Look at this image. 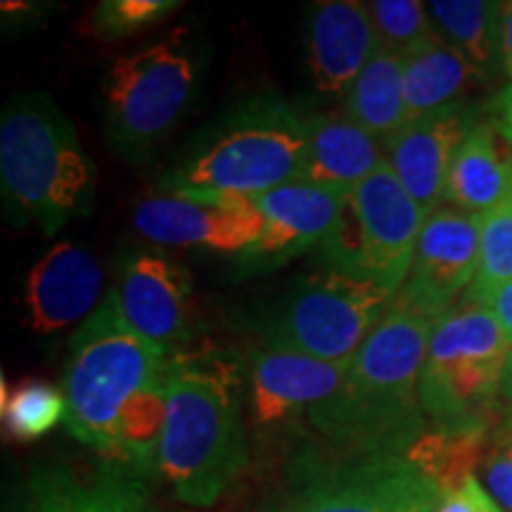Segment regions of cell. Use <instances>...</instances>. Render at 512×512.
<instances>
[{"label": "cell", "mask_w": 512, "mask_h": 512, "mask_svg": "<svg viewBox=\"0 0 512 512\" xmlns=\"http://www.w3.org/2000/svg\"><path fill=\"white\" fill-rule=\"evenodd\" d=\"M3 418L10 437L34 441L55 430L67 418V401L62 389L48 382H22L15 392H3Z\"/></svg>", "instance_id": "cell-28"}, {"label": "cell", "mask_w": 512, "mask_h": 512, "mask_svg": "<svg viewBox=\"0 0 512 512\" xmlns=\"http://www.w3.org/2000/svg\"><path fill=\"white\" fill-rule=\"evenodd\" d=\"M238 363L181 351L166 366V420L157 467L176 501L211 508L247 467Z\"/></svg>", "instance_id": "cell-2"}, {"label": "cell", "mask_w": 512, "mask_h": 512, "mask_svg": "<svg viewBox=\"0 0 512 512\" xmlns=\"http://www.w3.org/2000/svg\"><path fill=\"white\" fill-rule=\"evenodd\" d=\"M482 81H486L484 76L463 55L446 46L439 36L432 38L403 60V98L408 121L460 102L470 88Z\"/></svg>", "instance_id": "cell-22"}, {"label": "cell", "mask_w": 512, "mask_h": 512, "mask_svg": "<svg viewBox=\"0 0 512 512\" xmlns=\"http://www.w3.org/2000/svg\"><path fill=\"white\" fill-rule=\"evenodd\" d=\"M0 188L15 223H36L55 235L91 214L95 166L74 124L46 93H19L0 119Z\"/></svg>", "instance_id": "cell-3"}, {"label": "cell", "mask_w": 512, "mask_h": 512, "mask_svg": "<svg viewBox=\"0 0 512 512\" xmlns=\"http://www.w3.org/2000/svg\"><path fill=\"white\" fill-rule=\"evenodd\" d=\"M434 320L396 309L351 358L342 389L304 425L339 456H406L430 420L420 406V373Z\"/></svg>", "instance_id": "cell-1"}, {"label": "cell", "mask_w": 512, "mask_h": 512, "mask_svg": "<svg viewBox=\"0 0 512 512\" xmlns=\"http://www.w3.org/2000/svg\"><path fill=\"white\" fill-rule=\"evenodd\" d=\"M489 114L491 124H494L496 133L501 140L512 150V83L505 86L494 100L489 102Z\"/></svg>", "instance_id": "cell-33"}, {"label": "cell", "mask_w": 512, "mask_h": 512, "mask_svg": "<svg viewBox=\"0 0 512 512\" xmlns=\"http://www.w3.org/2000/svg\"><path fill=\"white\" fill-rule=\"evenodd\" d=\"M427 12L441 41L463 55L484 79H491L501 67V3L434 0L427 3Z\"/></svg>", "instance_id": "cell-24"}, {"label": "cell", "mask_w": 512, "mask_h": 512, "mask_svg": "<svg viewBox=\"0 0 512 512\" xmlns=\"http://www.w3.org/2000/svg\"><path fill=\"white\" fill-rule=\"evenodd\" d=\"M294 482L261 512H437L441 489L406 456H339L304 448Z\"/></svg>", "instance_id": "cell-10"}, {"label": "cell", "mask_w": 512, "mask_h": 512, "mask_svg": "<svg viewBox=\"0 0 512 512\" xmlns=\"http://www.w3.org/2000/svg\"><path fill=\"white\" fill-rule=\"evenodd\" d=\"M491 121H479L463 140L448 171V207L482 216L512 188V150L498 140Z\"/></svg>", "instance_id": "cell-21"}, {"label": "cell", "mask_w": 512, "mask_h": 512, "mask_svg": "<svg viewBox=\"0 0 512 512\" xmlns=\"http://www.w3.org/2000/svg\"><path fill=\"white\" fill-rule=\"evenodd\" d=\"M479 107L460 100L408 121L387 143V162L403 188L427 214L446 197L448 171L456 152L482 117Z\"/></svg>", "instance_id": "cell-16"}, {"label": "cell", "mask_w": 512, "mask_h": 512, "mask_svg": "<svg viewBox=\"0 0 512 512\" xmlns=\"http://www.w3.org/2000/svg\"><path fill=\"white\" fill-rule=\"evenodd\" d=\"M486 306H489L491 313L496 316L498 325H501L505 332V337L512 342V283L501 287V290L489 299V304Z\"/></svg>", "instance_id": "cell-35"}, {"label": "cell", "mask_w": 512, "mask_h": 512, "mask_svg": "<svg viewBox=\"0 0 512 512\" xmlns=\"http://www.w3.org/2000/svg\"><path fill=\"white\" fill-rule=\"evenodd\" d=\"M178 8V0H105L93 12V31L102 41H119L155 27Z\"/></svg>", "instance_id": "cell-30"}, {"label": "cell", "mask_w": 512, "mask_h": 512, "mask_svg": "<svg viewBox=\"0 0 512 512\" xmlns=\"http://www.w3.org/2000/svg\"><path fill=\"white\" fill-rule=\"evenodd\" d=\"M394 294L354 275L325 268L304 275L259 320L266 347L320 361H351L389 311Z\"/></svg>", "instance_id": "cell-9"}, {"label": "cell", "mask_w": 512, "mask_h": 512, "mask_svg": "<svg viewBox=\"0 0 512 512\" xmlns=\"http://www.w3.org/2000/svg\"><path fill=\"white\" fill-rule=\"evenodd\" d=\"M512 283V188L494 209L482 214L479 266L465 292V304L486 306L489 299Z\"/></svg>", "instance_id": "cell-27"}, {"label": "cell", "mask_w": 512, "mask_h": 512, "mask_svg": "<svg viewBox=\"0 0 512 512\" xmlns=\"http://www.w3.org/2000/svg\"><path fill=\"white\" fill-rule=\"evenodd\" d=\"M427 211L403 188L389 162L349 192L320 259L332 271L354 275L396 294L411 271Z\"/></svg>", "instance_id": "cell-8"}, {"label": "cell", "mask_w": 512, "mask_h": 512, "mask_svg": "<svg viewBox=\"0 0 512 512\" xmlns=\"http://www.w3.org/2000/svg\"><path fill=\"white\" fill-rule=\"evenodd\" d=\"M347 197V192L309 181H294L252 197L264 216V233L240 254V271H273L323 245L337 228Z\"/></svg>", "instance_id": "cell-13"}, {"label": "cell", "mask_w": 512, "mask_h": 512, "mask_svg": "<svg viewBox=\"0 0 512 512\" xmlns=\"http://www.w3.org/2000/svg\"><path fill=\"white\" fill-rule=\"evenodd\" d=\"M309 119L280 95H256L221 121L207 143L162 181L169 195L195 200L256 197L304 181Z\"/></svg>", "instance_id": "cell-4"}, {"label": "cell", "mask_w": 512, "mask_h": 512, "mask_svg": "<svg viewBox=\"0 0 512 512\" xmlns=\"http://www.w3.org/2000/svg\"><path fill=\"white\" fill-rule=\"evenodd\" d=\"M29 496L38 512H155L145 472L114 458L91 470L60 463L38 467Z\"/></svg>", "instance_id": "cell-18"}, {"label": "cell", "mask_w": 512, "mask_h": 512, "mask_svg": "<svg viewBox=\"0 0 512 512\" xmlns=\"http://www.w3.org/2000/svg\"><path fill=\"white\" fill-rule=\"evenodd\" d=\"M380 50L406 60L432 38H437L425 3L418 0H373L366 3Z\"/></svg>", "instance_id": "cell-29"}, {"label": "cell", "mask_w": 512, "mask_h": 512, "mask_svg": "<svg viewBox=\"0 0 512 512\" xmlns=\"http://www.w3.org/2000/svg\"><path fill=\"white\" fill-rule=\"evenodd\" d=\"M498 38H501V69L512 79V0L501 3Z\"/></svg>", "instance_id": "cell-34"}, {"label": "cell", "mask_w": 512, "mask_h": 512, "mask_svg": "<svg viewBox=\"0 0 512 512\" xmlns=\"http://www.w3.org/2000/svg\"><path fill=\"white\" fill-rule=\"evenodd\" d=\"M437 512H505L496 498L486 491L477 475L467 477L456 491L441 498Z\"/></svg>", "instance_id": "cell-32"}, {"label": "cell", "mask_w": 512, "mask_h": 512, "mask_svg": "<svg viewBox=\"0 0 512 512\" xmlns=\"http://www.w3.org/2000/svg\"><path fill=\"white\" fill-rule=\"evenodd\" d=\"M344 114L363 131L389 143L408 124L403 98V60L380 50L344 93Z\"/></svg>", "instance_id": "cell-23"}, {"label": "cell", "mask_w": 512, "mask_h": 512, "mask_svg": "<svg viewBox=\"0 0 512 512\" xmlns=\"http://www.w3.org/2000/svg\"><path fill=\"white\" fill-rule=\"evenodd\" d=\"M503 399L512 406V351L508 356V363H505V375H503Z\"/></svg>", "instance_id": "cell-36"}, {"label": "cell", "mask_w": 512, "mask_h": 512, "mask_svg": "<svg viewBox=\"0 0 512 512\" xmlns=\"http://www.w3.org/2000/svg\"><path fill=\"white\" fill-rule=\"evenodd\" d=\"M17 512H38V508L34 505V501H29V505H24V508L17 510Z\"/></svg>", "instance_id": "cell-37"}, {"label": "cell", "mask_w": 512, "mask_h": 512, "mask_svg": "<svg viewBox=\"0 0 512 512\" xmlns=\"http://www.w3.org/2000/svg\"><path fill=\"white\" fill-rule=\"evenodd\" d=\"M249 403L259 427H292L332 399L347 380L351 361H320L285 349L249 351Z\"/></svg>", "instance_id": "cell-14"}, {"label": "cell", "mask_w": 512, "mask_h": 512, "mask_svg": "<svg viewBox=\"0 0 512 512\" xmlns=\"http://www.w3.org/2000/svg\"><path fill=\"white\" fill-rule=\"evenodd\" d=\"M100 294L102 268L95 256L72 242H60L27 275V325L36 335H55L91 316L102 302Z\"/></svg>", "instance_id": "cell-17"}, {"label": "cell", "mask_w": 512, "mask_h": 512, "mask_svg": "<svg viewBox=\"0 0 512 512\" xmlns=\"http://www.w3.org/2000/svg\"><path fill=\"white\" fill-rule=\"evenodd\" d=\"M479 475L496 503L505 512H512V427L505 425V420L494 432L489 453L479 465Z\"/></svg>", "instance_id": "cell-31"}, {"label": "cell", "mask_w": 512, "mask_h": 512, "mask_svg": "<svg viewBox=\"0 0 512 512\" xmlns=\"http://www.w3.org/2000/svg\"><path fill=\"white\" fill-rule=\"evenodd\" d=\"M133 226L145 240L157 245L245 254L264 233V216L252 197L195 200L157 195L138 204Z\"/></svg>", "instance_id": "cell-12"}, {"label": "cell", "mask_w": 512, "mask_h": 512, "mask_svg": "<svg viewBox=\"0 0 512 512\" xmlns=\"http://www.w3.org/2000/svg\"><path fill=\"white\" fill-rule=\"evenodd\" d=\"M482 216L453 207H439L427 216L415 245L406 283L392 306L418 313L437 323L460 292H467L479 266Z\"/></svg>", "instance_id": "cell-11"}, {"label": "cell", "mask_w": 512, "mask_h": 512, "mask_svg": "<svg viewBox=\"0 0 512 512\" xmlns=\"http://www.w3.org/2000/svg\"><path fill=\"white\" fill-rule=\"evenodd\" d=\"M166 420V375L162 380L140 389L126 401L124 411L117 420L114 446L110 456L138 467L140 472L150 475L157 465L159 441H162Z\"/></svg>", "instance_id": "cell-26"}, {"label": "cell", "mask_w": 512, "mask_h": 512, "mask_svg": "<svg viewBox=\"0 0 512 512\" xmlns=\"http://www.w3.org/2000/svg\"><path fill=\"white\" fill-rule=\"evenodd\" d=\"M510 351L489 306L463 302L434 323L420 373V406L432 430L496 432L503 425Z\"/></svg>", "instance_id": "cell-6"}, {"label": "cell", "mask_w": 512, "mask_h": 512, "mask_svg": "<svg viewBox=\"0 0 512 512\" xmlns=\"http://www.w3.org/2000/svg\"><path fill=\"white\" fill-rule=\"evenodd\" d=\"M491 439H494V432L486 430L451 432L430 427L411 446L406 458L420 467L446 496L479 470L491 448Z\"/></svg>", "instance_id": "cell-25"}, {"label": "cell", "mask_w": 512, "mask_h": 512, "mask_svg": "<svg viewBox=\"0 0 512 512\" xmlns=\"http://www.w3.org/2000/svg\"><path fill=\"white\" fill-rule=\"evenodd\" d=\"M117 297L128 323L140 335L181 354L192 337V278L162 252L138 249L121 261Z\"/></svg>", "instance_id": "cell-15"}, {"label": "cell", "mask_w": 512, "mask_h": 512, "mask_svg": "<svg viewBox=\"0 0 512 512\" xmlns=\"http://www.w3.org/2000/svg\"><path fill=\"white\" fill-rule=\"evenodd\" d=\"M169 361V351L128 323L117 292H107L69 342L62 377L69 434L110 456L126 401L162 380Z\"/></svg>", "instance_id": "cell-5"}, {"label": "cell", "mask_w": 512, "mask_h": 512, "mask_svg": "<svg viewBox=\"0 0 512 512\" xmlns=\"http://www.w3.org/2000/svg\"><path fill=\"white\" fill-rule=\"evenodd\" d=\"M387 162L380 140L347 114H316L309 119V162L304 181L349 192Z\"/></svg>", "instance_id": "cell-20"}, {"label": "cell", "mask_w": 512, "mask_h": 512, "mask_svg": "<svg viewBox=\"0 0 512 512\" xmlns=\"http://www.w3.org/2000/svg\"><path fill=\"white\" fill-rule=\"evenodd\" d=\"M197 48L185 31L121 55L105 81L107 136L121 155L140 159L188 112L200 86Z\"/></svg>", "instance_id": "cell-7"}, {"label": "cell", "mask_w": 512, "mask_h": 512, "mask_svg": "<svg viewBox=\"0 0 512 512\" xmlns=\"http://www.w3.org/2000/svg\"><path fill=\"white\" fill-rule=\"evenodd\" d=\"M380 53L368 5L356 0L316 3L309 19V67L320 93L347 88Z\"/></svg>", "instance_id": "cell-19"}]
</instances>
